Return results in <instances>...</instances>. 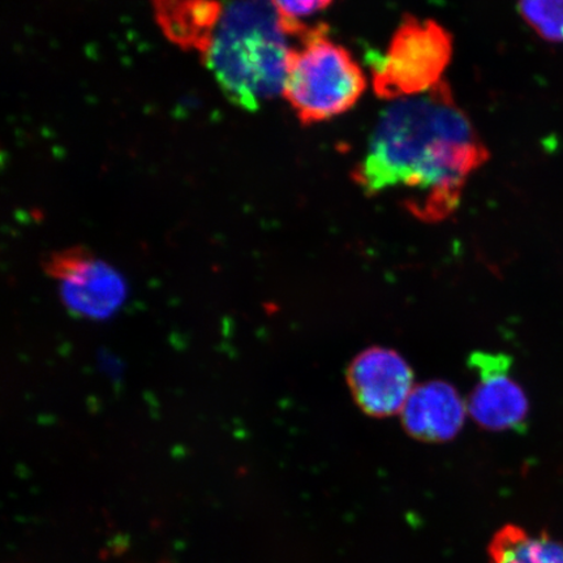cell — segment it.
I'll use <instances>...</instances> for the list:
<instances>
[{"mask_svg":"<svg viewBox=\"0 0 563 563\" xmlns=\"http://www.w3.org/2000/svg\"><path fill=\"white\" fill-rule=\"evenodd\" d=\"M488 159V147L441 81L379 115L351 176L365 195L399 192L415 217L433 222L460 207L470 176Z\"/></svg>","mask_w":563,"mask_h":563,"instance_id":"cell-1","label":"cell"},{"mask_svg":"<svg viewBox=\"0 0 563 563\" xmlns=\"http://www.w3.org/2000/svg\"><path fill=\"white\" fill-rule=\"evenodd\" d=\"M167 38L196 53L222 93L255 111L284 93L292 46L271 0H152Z\"/></svg>","mask_w":563,"mask_h":563,"instance_id":"cell-2","label":"cell"},{"mask_svg":"<svg viewBox=\"0 0 563 563\" xmlns=\"http://www.w3.org/2000/svg\"><path fill=\"white\" fill-rule=\"evenodd\" d=\"M288 55L284 97L302 124L346 114L361 100L367 79L327 25L309 26Z\"/></svg>","mask_w":563,"mask_h":563,"instance_id":"cell-3","label":"cell"},{"mask_svg":"<svg viewBox=\"0 0 563 563\" xmlns=\"http://www.w3.org/2000/svg\"><path fill=\"white\" fill-rule=\"evenodd\" d=\"M453 38L433 20L406 16L384 55L371 62L376 95L398 101L431 90L452 60Z\"/></svg>","mask_w":563,"mask_h":563,"instance_id":"cell-4","label":"cell"},{"mask_svg":"<svg viewBox=\"0 0 563 563\" xmlns=\"http://www.w3.org/2000/svg\"><path fill=\"white\" fill-rule=\"evenodd\" d=\"M468 364L477 378L467 402L471 418L489 431L523 432L530 404L523 387L512 376V358L477 351L470 356Z\"/></svg>","mask_w":563,"mask_h":563,"instance_id":"cell-5","label":"cell"},{"mask_svg":"<svg viewBox=\"0 0 563 563\" xmlns=\"http://www.w3.org/2000/svg\"><path fill=\"white\" fill-rule=\"evenodd\" d=\"M347 383L365 413L386 418L402 411L413 390V373L398 352L371 347L351 362Z\"/></svg>","mask_w":563,"mask_h":563,"instance_id":"cell-6","label":"cell"},{"mask_svg":"<svg viewBox=\"0 0 563 563\" xmlns=\"http://www.w3.org/2000/svg\"><path fill=\"white\" fill-rule=\"evenodd\" d=\"M60 272L62 300L70 312L86 319L108 320L119 311L126 298V284L121 273L101 260L70 257Z\"/></svg>","mask_w":563,"mask_h":563,"instance_id":"cell-7","label":"cell"},{"mask_svg":"<svg viewBox=\"0 0 563 563\" xmlns=\"http://www.w3.org/2000/svg\"><path fill=\"white\" fill-rule=\"evenodd\" d=\"M466 411L467 405L454 386L431 382L413 389L400 412L406 431L411 438L440 443L456 438Z\"/></svg>","mask_w":563,"mask_h":563,"instance_id":"cell-8","label":"cell"},{"mask_svg":"<svg viewBox=\"0 0 563 563\" xmlns=\"http://www.w3.org/2000/svg\"><path fill=\"white\" fill-rule=\"evenodd\" d=\"M489 563H563V543L547 531L505 525L493 534Z\"/></svg>","mask_w":563,"mask_h":563,"instance_id":"cell-9","label":"cell"},{"mask_svg":"<svg viewBox=\"0 0 563 563\" xmlns=\"http://www.w3.org/2000/svg\"><path fill=\"white\" fill-rule=\"evenodd\" d=\"M518 11L547 42L563 44V0H518Z\"/></svg>","mask_w":563,"mask_h":563,"instance_id":"cell-10","label":"cell"},{"mask_svg":"<svg viewBox=\"0 0 563 563\" xmlns=\"http://www.w3.org/2000/svg\"><path fill=\"white\" fill-rule=\"evenodd\" d=\"M290 37H299L309 26L307 20L327 10L333 0H271Z\"/></svg>","mask_w":563,"mask_h":563,"instance_id":"cell-11","label":"cell"}]
</instances>
